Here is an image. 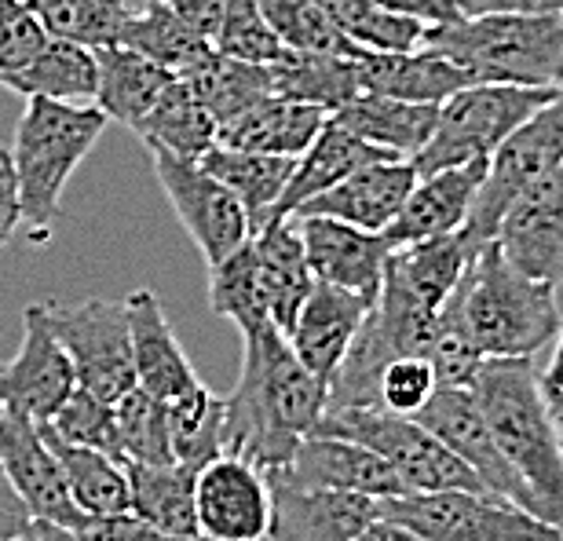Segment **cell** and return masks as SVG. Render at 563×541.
Wrapping results in <instances>:
<instances>
[{"instance_id": "cell-1", "label": "cell", "mask_w": 563, "mask_h": 541, "mask_svg": "<svg viewBox=\"0 0 563 541\" xmlns=\"http://www.w3.org/2000/svg\"><path fill=\"white\" fill-rule=\"evenodd\" d=\"M223 402V450L275 472L286 468L297 446L319 428L330 385L314 377L292 352L289 336L267 322L261 330L242 333V374Z\"/></svg>"}, {"instance_id": "cell-36", "label": "cell", "mask_w": 563, "mask_h": 541, "mask_svg": "<svg viewBox=\"0 0 563 541\" xmlns=\"http://www.w3.org/2000/svg\"><path fill=\"white\" fill-rule=\"evenodd\" d=\"M129 468V490H132V512L140 520L162 527L173 534H201L198 512H195V483L198 468L168 461V465H140L125 461Z\"/></svg>"}, {"instance_id": "cell-24", "label": "cell", "mask_w": 563, "mask_h": 541, "mask_svg": "<svg viewBox=\"0 0 563 541\" xmlns=\"http://www.w3.org/2000/svg\"><path fill=\"white\" fill-rule=\"evenodd\" d=\"M385 157H396L380 146L358 140L355 132H347L341 121L325 118L322 132L314 135V143L297 157V168H292L289 184H286V195L278 198V206L272 212V220H289L303 201L319 198L322 190L336 187L341 179H347L352 173H358L363 165H374V162H385Z\"/></svg>"}, {"instance_id": "cell-46", "label": "cell", "mask_w": 563, "mask_h": 541, "mask_svg": "<svg viewBox=\"0 0 563 541\" xmlns=\"http://www.w3.org/2000/svg\"><path fill=\"white\" fill-rule=\"evenodd\" d=\"M48 424L63 439H70V443L96 446V450H107V454L121 457L114 402L96 396V391H88L81 385L70 391V399L59 406V413H55ZM121 461H125V457H121Z\"/></svg>"}, {"instance_id": "cell-21", "label": "cell", "mask_w": 563, "mask_h": 541, "mask_svg": "<svg viewBox=\"0 0 563 541\" xmlns=\"http://www.w3.org/2000/svg\"><path fill=\"white\" fill-rule=\"evenodd\" d=\"M275 472L297 483H308V487L352 490V494H366V498H396V494H407L399 472L377 450L341 435L311 432L297 446L289 465Z\"/></svg>"}, {"instance_id": "cell-5", "label": "cell", "mask_w": 563, "mask_h": 541, "mask_svg": "<svg viewBox=\"0 0 563 541\" xmlns=\"http://www.w3.org/2000/svg\"><path fill=\"white\" fill-rule=\"evenodd\" d=\"M110 118L96 103H59L30 96L15 125L11 162L19 176L22 228L33 242H48L59 220L63 190L85 162L88 151L107 132Z\"/></svg>"}, {"instance_id": "cell-19", "label": "cell", "mask_w": 563, "mask_h": 541, "mask_svg": "<svg viewBox=\"0 0 563 541\" xmlns=\"http://www.w3.org/2000/svg\"><path fill=\"white\" fill-rule=\"evenodd\" d=\"M490 162H468L454 168H439V173L418 176L410 198L402 201L399 217L388 223L385 239L391 242V250L402 245L428 242V239H443L454 234L468 223L472 206L479 198V187L487 179Z\"/></svg>"}, {"instance_id": "cell-44", "label": "cell", "mask_w": 563, "mask_h": 541, "mask_svg": "<svg viewBox=\"0 0 563 541\" xmlns=\"http://www.w3.org/2000/svg\"><path fill=\"white\" fill-rule=\"evenodd\" d=\"M278 41L286 52L308 55H363V48L336 26L319 0H264Z\"/></svg>"}, {"instance_id": "cell-43", "label": "cell", "mask_w": 563, "mask_h": 541, "mask_svg": "<svg viewBox=\"0 0 563 541\" xmlns=\"http://www.w3.org/2000/svg\"><path fill=\"white\" fill-rule=\"evenodd\" d=\"M114 417L121 457L125 461H140V465H168V461H176L165 399H157L136 385L114 402Z\"/></svg>"}, {"instance_id": "cell-52", "label": "cell", "mask_w": 563, "mask_h": 541, "mask_svg": "<svg viewBox=\"0 0 563 541\" xmlns=\"http://www.w3.org/2000/svg\"><path fill=\"white\" fill-rule=\"evenodd\" d=\"M165 4L173 8L198 37H206L209 44L217 41V30L223 19V0H165Z\"/></svg>"}, {"instance_id": "cell-10", "label": "cell", "mask_w": 563, "mask_h": 541, "mask_svg": "<svg viewBox=\"0 0 563 541\" xmlns=\"http://www.w3.org/2000/svg\"><path fill=\"white\" fill-rule=\"evenodd\" d=\"M563 165V85L556 96L534 110L531 118L516 129L509 140L490 157L487 179L479 187V198L472 206V217L461 231L476 245L498 239V223L509 209V201L531 184V179L553 173Z\"/></svg>"}, {"instance_id": "cell-58", "label": "cell", "mask_w": 563, "mask_h": 541, "mask_svg": "<svg viewBox=\"0 0 563 541\" xmlns=\"http://www.w3.org/2000/svg\"><path fill=\"white\" fill-rule=\"evenodd\" d=\"M8 541H81V538H77V531H70V527H63V523L30 520L15 538H8Z\"/></svg>"}, {"instance_id": "cell-42", "label": "cell", "mask_w": 563, "mask_h": 541, "mask_svg": "<svg viewBox=\"0 0 563 541\" xmlns=\"http://www.w3.org/2000/svg\"><path fill=\"white\" fill-rule=\"evenodd\" d=\"M26 8L52 37L85 44L92 52L121 44V33L132 19L125 0H26Z\"/></svg>"}, {"instance_id": "cell-15", "label": "cell", "mask_w": 563, "mask_h": 541, "mask_svg": "<svg viewBox=\"0 0 563 541\" xmlns=\"http://www.w3.org/2000/svg\"><path fill=\"white\" fill-rule=\"evenodd\" d=\"M0 465H4L11 490L26 505L30 520H48L81 531L88 516L77 509L59 457H55L37 421L0 410Z\"/></svg>"}, {"instance_id": "cell-45", "label": "cell", "mask_w": 563, "mask_h": 541, "mask_svg": "<svg viewBox=\"0 0 563 541\" xmlns=\"http://www.w3.org/2000/svg\"><path fill=\"white\" fill-rule=\"evenodd\" d=\"M212 48L245 63H278L286 55V44L278 41L267 19L264 0H223V19Z\"/></svg>"}, {"instance_id": "cell-28", "label": "cell", "mask_w": 563, "mask_h": 541, "mask_svg": "<svg viewBox=\"0 0 563 541\" xmlns=\"http://www.w3.org/2000/svg\"><path fill=\"white\" fill-rule=\"evenodd\" d=\"M330 118L341 121L358 140L380 146V151L396 157H413L432 135L439 107L410 103V99H396L385 92H358L352 103H344Z\"/></svg>"}, {"instance_id": "cell-26", "label": "cell", "mask_w": 563, "mask_h": 541, "mask_svg": "<svg viewBox=\"0 0 563 541\" xmlns=\"http://www.w3.org/2000/svg\"><path fill=\"white\" fill-rule=\"evenodd\" d=\"M253 242H256V256H261L267 319H272L282 333H289L303 308V300H308L314 289V275H311L308 253H303V239L292 220H275V223H264V228L253 234Z\"/></svg>"}, {"instance_id": "cell-48", "label": "cell", "mask_w": 563, "mask_h": 541, "mask_svg": "<svg viewBox=\"0 0 563 541\" xmlns=\"http://www.w3.org/2000/svg\"><path fill=\"white\" fill-rule=\"evenodd\" d=\"M435 391H439V377L432 358L402 355L396 363H388L385 374H380V410L399 417H418Z\"/></svg>"}, {"instance_id": "cell-2", "label": "cell", "mask_w": 563, "mask_h": 541, "mask_svg": "<svg viewBox=\"0 0 563 541\" xmlns=\"http://www.w3.org/2000/svg\"><path fill=\"white\" fill-rule=\"evenodd\" d=\"M472 391L509 465L534 498V512L563 534V446L556 413L542 396V366L534 355L487 358Z\"/></svg>"}, {"instance_id": "cell-34", "label": "cell", "mask_w": 563, "mask_h": 541, "mask_svg": "<svg viewBox=\"0 0 563 541\" xmlns=\"http://www.w3.org/2000/svg\"><path fill=\"white\" fill-rule=\"evenodd\" d=\"M8 88L26 99L41 96V99H59V103H96V88H99L96 52L48 33L44 48L11 77Z\"/></svg>"}, {"instance_id": "cell-29", "label": "cell", "mask_w": 563, "mask_h": 541, "mask_svg": "<svg viewBox=\"0 0 563 541\" xmlns=\"http://www.w3.org/2000/svg\"><path fill=\"white\" fill-rule=\"evenodd\" d=\"M325 110L297 99L267 96L245 114H239L228 125H220V143L242 146V151H264V154H286L300 157L314 143V135L325 125Z\"/></svg>"}, {"instance_id": "cell-54", "label": "cell", "mask_w": 563, "mask_h": 541, "mask_svg": "<svg viewBox=\"0 0 563 541\" xmlns=\"http://www.w3.org/2000/svg\"><path fill=\"white\" fill-rule=\"evenodd\" d=\"M391 11H402V15H413L428 22V26H443V22L461 19V4L457 0H377Z\"/></svg>"}, {"instance_id": "cell-11", "label": "cell", "mask_w": 563, "mask_h": 541, "mask_svg": "<svg viewBox=\"0 0 563 541\" xmlns=\"http://www.w3.org/2000/svg\"><path fill=\"white\" fill-rule=\"evenodd\" d=\"M151 154H154L157 184H162L168 206H173L176 220L184 223V231L198 245V253L206 256L209 267L220 264L223 256H231L239 245L253 239L250 212H245L242 201L206 165L165 151H151Z\"/></svg>"}, {"instance_id": "cell-3", "label": "cell", "mask_w": 563, "mask_h": 541, "mask_svg": "<svg viewBox=\"0 0 563 541\" xmlns=\"http://www.w3.org/2000/svg\"><path fill=\"white\" fill-rule=\"evenodd\" d=\"M468 336L487 358L538 355L556 341L563 314L556 286L516 267L498 239L487 242L450 292Z\"/></svg>"}, {"instance_id": "cell-49", "label": "cell", "mask_w": 563, "mask_h": 541, "mask_svg": "<svg viewBox=\"0 0 563 541\" xmlns=\"http://www.w3.org/2000/svg\"><path fill=\"white\" fill-rule=\"evenodd\" d=\"M48 30L26 8V0H0V88L11 85L22 66L44 48Z\"/></svg>"}, {"instance_id": "cell-33", "label": "cell", "mask_w": 563, "mask_h": 541, "mask_svg": "<svg viewBox=\"0 0 563 541\" xmlns=\"http://www.w3.org/2000/svg\"><path fill=\"white\" fill-rule=\"evenodd\" d=\"M479 250L483 245L472 242L465 231L443 234V239H428V242H413V245H402V250L391 253L388 275L402 281L421 303L439 311L450 292L457 289V281L465 278V270L472 261H476Z\"/></svg>"}, {"instance_id": "cell-6", "label": "cell", "mask_w": 563, "mask_h": 541, "mask_svg": "<svg viewBox=\"0 0 563 541\" xmlns=\"http://www.w3.org/2000/svg\"><path fill=\"white\" fill-rule=\"evenodd\" d=\"M314 432L355 439V443L377 450V454L399 472L407 494L487 490L476 472H472L435 432H428L421 421H413V417L388 413V410H380V406H325Z\"/></svg>"}, {"instance_id": "cell-14", "label": "cell", "mask_w": 563, "mask_h": 541, "mask_svg": "<svg viewBox=\"0 0 563 541\" xmlns=\"http://www.w3.org/2000/svg\"><path fill=\"white\" fill-rule=\"evenodd\" d=\"M413 421H421L428 432H435L443 439V443L476 472L479 483L490 494L520 505L527 512H534L531 490H527V483L520 479V472L509 465V457L501 454L498 439H494L487 417L479 410L476 391L472 388H439ZM538 520H542V516H538Z\"/></svg>"}, {"instance_id": "cell-35", "label": "cell", "mask_w": 563, "mask_h": 541, "mask_svg": "<svg viewBox=\"0 0 563 541\" xmlns=\"http://www.w3.org/2000/svg\"><path fill=\"white\" fill-rule=\"evenodd\" d=\"M275 96L297 99L336 114L344 103L363 92L358 81V55H308V52H286L278 63H272Z\"/></svg>"}, {"instance_id": "cell-50", "label": "cell", "mask_w": 563, "mask_h": 541, "mask_svg": "<svg viewBox=\"0 0 563 541\" xmlns=\"http://www.w3.org/2000/svg\"><path fill=\"white\" fill-rule=\"evenodd\" d=\"M81 541H209L201 534H173L162 527L140 520L136 512H118V516H88L77 531Z\"/></svg>"}, {"instance_id": "cell-53", "label": "cell", "mask_w": 563, "mask_h": 541, "mask_svg": "<svg viewBox=\"0 0 563 541\" xmlns=\"http://www.w3.org/2000/svg\"><path fill=\"white\" fill-rule=\"evenodd\" d=\"M461 15H490V11H523V15H563V0H457Z\"/></svg>"}, {"instance_id": "cell-7", "label": "cell", "mask_w": 563, "mask_h": 541, "mask_svg": "<svg viewBox=\"0 0 563 541\" xmlns=\"http://www.w3.org/2000/svg\"><path fill=\"white\" fill-rule=\"evenodd\" d=\"M556 88H523V85H468L439 107L435 129L428 143L410 157L418 176L439 173L468 162H490L498 146L549 103Z\"/></svg>"}, {"instance_id": "cell-23", "label": "cell", "mask_w": 563, "mask_h": 541, "mask_svg": "<svg viewBox=\"0 0 563 541\" xmlns=\"http://www.w3.org/2000/svg\"><path fill=\"white\" fill-rule=\"evenodd\" d=\"M129 330H132V363H136V385L157 399H176L198 385V369L187 358L184 344L168 325V314L154 289H132L125 297Z\"/></svg>"}, {"instance_id": "cell-55", "label": "cell", "mask_w": 563, "mask_h": 541, "mask_svg": "<svg viewBox=\"0 0 563 541\" xmlns=\"http://www.w3.org/2000/svg\"><path fill=\"white\" fill-rule=\"evenodd\" d=\"M26 523H30L26 505H22V501H19V494L11 490V483H8V476H4V465H0V541L15 538Z\"/></svg>"}, {"instance_id": "cell-9", "label": "cell", "mask_w": 563, "mask_h": 541, "mask_svg": "<svg viewBox=\"0 0 563 541\" xmlns=\"http://www.w3.org/2000/svg\"><path fill=\"white\" fill-rule=\"evenodd\" d=\"M44 319L70 355L77 385L110 402H118L129 388H136L125 300L88 297L77 303H44Z\"/></svg>"}, {"instance_id": "cell-56", "label": "cell", "mask_w": 563, "mask_h": 541, "mask_svg": "<svg viewBox=\"0 0 563 541\" xmlns=\"http://www.w3.org/2000/svg\"><path fill=\"white\" fill-rule=\"evenodd\" d=\"M553 344V358L542 366V396L553 406V413H563V325Z\"/></svg>"}, {"instance_id": "cell-32", "label": "cell", "mask_w": 563, "mask_h": 541, "mask_svg": "<svg viewBox=\"0 0 563 541\" xmlns=\"http://www.w3.org/2000/svg\"><path fill=\"white\" fill-rule=\"evenodd\" d=\"M132 132H136L151 151L187 157V162H201V154L220 143V121L212 118V110L201 103L198 92L184 77H176V81L165 88L162 99L146 110V118Z\"/></svg>"}, {"instance_id": "cell-13", "label": "cell", "mask_w": 563, "mask_h": 541, "mask_svg": "<svg viewBox=\"0 0 563 541\" xmlns=\"http://www.w3.org/2000/svg\"><path fill=\"white\" fill-rule=\"evenodd\" d=\"M195 512L209 541H264L272 527V479L250 457L223 450L198 468Z\"/></svg>"}, {"instance_id": "cell-60", "label": "cell", "mask_w": 563, "mask_h": 541, "mask_svg": "<svg viewBox=\"0 0 563 541\" xmlns=\"http://www.w3.org/2000/svg\"><path fill=\"white\" fill-rule=\"evenodd\" d=\"M556 432H560V446H563V413H556Z\"/></svg>"}, {"instance_id": "cell-8", "label": "cell", "mask_w": 563, "mask_h": 541, "mask_svg": "<svg viewBox=\"0 0 563 541\" xmlns=\"http://www.w3.org/2000/svg\"><path fill=\"white\" fill-rule=\"evenodd\" d=\"M380 512L424 541H563L553 523L487 490H432L380 498Z\"/></svg>"}, {"instance_id": "cell-17", "label": "cell", "mask_w": 563, "mask_h": 541, "mask_svg": "<svg viewBox=\"0 0 563 541\" xmlns=\"http://www.w3.org/2000/svg\"><path fill=\"white\" fill-rule=\"evenodd\" d=\"M505 256L534 278L563 281V165L531 179L498 223Z\"/></svg>"}, {"instance_id": "cell-37", "label": "cell", "mask_w": 563, "mask_h": 541, "mask_svg": "<svg viewBox=\"0 0 563 541\" xmlns=\"http://www.w3.org/2000/svg\"><path fill=\"white\" fill-rule=\"evenodd\" d=\"M179 77L195 88L198 99L212 110V118H217L220 125H228V121L245 114V110L256 107L261 99L275 96L272 63L231 59V55H220L217 48Z\"/></svg>"}, {"instance_id": "cell-27", "label": "cell", "mask_w": 563, "mask_h": 541, "mask_svg": "<svg viewBox=\"0 0 563 541\" xmlns=\"http://www.w3.org/2000/svg\"><path fill=\"white\" fill-rule=\"evenodd\" d=\"M96 63H99V88H96V107L103 110L110 121L118 125L136 129L146 118L168 85L176 81L179 74L165 70L162 63L146 59L143 52L129 48V44H107V48H96Z\"/></svg>"}, {"instance_id": "cell-25", "label": "cell", "mask_w": 563, "mask_h": 541, "mask_svg": "<svg viewBox=\"0 0 563 541\" xmlns=\"http://www.w3.org/2000/svg\"><path fill=\"white\" fill-rule=\"evenodd\" d=\"M363 92H385L410 103L443 107L450 96L472 85V77L432 48L418 52H363L358 55Z\"/></svg>"}, {"instance_id": "cell-30", "label": "cell", "mask_w": 563, "mask_h": 541, "mask_svg": "<svg viewBox=\"0 0 563 541\" xmlns=\"http://www.w3.org/2000/svg\"><path fill=\"white\" fill-rule=\"evenodd\" d=\"M201 165L242 201L250 212L253 234L272 220L278 198L286 195V184L297 168V157L286 154H264V151H242V146L217 143L201 154Z\"/></svg>"}, {"instance_id": "cell-20", "label": "cell", "mask_w": 563, "mask_h": 541, "mask_svg": "<svg viewBox=\"0 0 563 541\" xmlns=\"http://www.w3.org/2000/svg\"><path fill=\"white\" fill-rule=\"evenodd\" d=\"M413 184H418V168L410 157H385V162L363 165L336 187L322 190L319 198L303 201L292 217H333L385 234L388 223L399 217L402 201L410 198Z\"/></svg>"}, {"instance_id": "cell-39", "label": "cell", "mask_w": 563, "mask_h": 541, "mask_svg": "<svg viewBox=\"0 0 563 541\" xmlns=\"http://www.w3.org/2000/svg\"><path fill=\"white\" fill-rule=\"evenodd\" d=\"M209 308L220 319H231L242 333H253L267 325V303H264V281H261V256L256 242L250 239L231 256L209 267Z\"/></svg>"}, {"instance_id": "cell-40", "label": "cell", "mask_w": 563, "mask_h": 541, "mask_svg": "<svg viewBox=\"0 0 563 541\" xmlns=\"http://www.w3.org/2000/svg\"><path fill=\"white\" fill-rule=\"evenodd\" d=\"M121 44L143 52L146 59L162 63L165 70H173V74H187L190 66L201 63L212 52V44L206 37H198L165 0L143 11H132L129 26L121 33Z\"/></svg>"}, {"instance_id": "cell-57", "label": "cell", "mask_w": 563, "mask_h": 541, "mask_svg": "<svg viewBox=\"0 0 563 541\" xmlns=\"http://www.w3.org/2000/svg\"><path fill=\"white\" fill-rule=\"evenodd\" d=\"M352 541H424L413 527H407L402 520H391V516H385L380 512L374 523L369 527H363Z\"/></svg>"}, {"instance_id": "cell-47", "label": "cell", "mask_w": 563, "mask_h": 541, "mask_svg": "<svg viewBox=\"0 0 563 541\" xmlns=\"http://www.w3.org/2000/svg\"><path fill=\"white\" fill-rule=\"evenodd\" d=\"M483 363H487V355H483L476 341L468 336L457 308L446 297V303L439 308L435 344H432V366H435L439 388H472V380H476Z\"/></svg>"}, {"instance_id": "cell-12", "label": "cell", "mask_w": 563, "mask_h": 541, "mask_svg": "<svg viewBox=\"0 0 563 541\" xmlns=\"http://www.w3.org/2000/svg\"><path fill=\"white\" fill-rule=\"evenodd\" d=\"M77 388V369L44 319V303H30L22 311V341L11 363L0 366V410L52 421L59 406Z\"/></svg>"}, {"instance_id": "cell-31", "label": "cell", "mask_w": 563, "mask_h": 541, "mask_svg": "<svg viewBox=\"0 0 563 541\" xmlns=\"http://www.w3.org/2000/svg\"><path fill=\"white\" fill-rule=\"evenodd\" d=\"M41 432L48 439V446L55 450V457H59L66 487H70L77 509L85 516H118L132 509L125 461L107 454V450L70 443V439H63L48 421L41 424Z\"/></svg>"}, {"instance_id": "cell-41", "label": "cell", "mask_w": 563, "mask_h": 541, "mask_svg": "<svg viewBox=\"0 0 563 541\" xmlns=\"http://www.w3.org/2000/svg\"><path fill=\"white\" fill-rule=\"evenodd\" d=\"M330 19L363 52H418L424 48L428 22L391 11L377 0H319Z\"/></svg>"}, {"instance_id": "cell-16", "label": "cell", "mask_w": 563, "mask_h": 541, "mask_svg": "<svg viewBox=\"0 0 563 541\" xmlns=\"http://www.w3.org/2000/svg\"><path fill=\"white\" fill-rule=\"evenodd\" d=\"M267 479H272V527L264 541H352L380 516V498L308 487L282 472H267Z\"/></svg>"}, {"instance_id": "cell-4", "label": "cell", "mask_w": 563, "mask_h": 541, "mask_svg": "<svg viewBox=\"0 0 563 541\" xmlns=\"http://www.w3.org/2000/svg\"><path fill=\"white\" fill-rule=\"evenodd\" d=\"M424 48L446 55L472 85H563V15L490 11L428 26Z\"/></svg>"}, {"instance_id": "cell-59", "label": "cell", "mask_w": 563, "mask_h": 541, "mask_svg": "<svg viewBox=\"0 0 563 541\" xmlns=\"http://www.w3.org/2000/svg\"><path fill=\"white\" fill-rule=\"evenodd\" d=\"M125 4H129L132 11H143V8H151V4H162V0H125Z\"/></svg>"}, {"instance_id": "cell-38", "label": "cell", "mask_w": 563, "mask_h": 541, "mask_svg": "<svg viewBox=\"0 0 563 541\" xmlns=\"http://www.w3.org/2000/svg\"><path fill=\"white\" fill-rule=\"evenodd\" d=\"M223 428H228V402L201 380L184 396L168 399V435H173V454L179 465L201 468L220 457Z\"/></svg>"}, {"instance_id": "cell-18", "label": "cell", "mask_w": 563, "mask_h": 541, "mask_svg": "<svg viewBox=\"0 0 563 541\" xmlns=\"http://www.w3.org/2000/svg\"><path fill=\"white\" fill-rule=\"evenodd\" d=\"M297 223L303 253H308L314 281L363 292L377 300L385 286V270L391 261V242L377 231H363L355 223L333 220V217H289Z\"/></svg>"}, {"instance_id": "cell-22", "label": "cell", "mask_w": 563, "mask_h": 541, "mask_svg": "<svg viewBox=\"0 0 563 541\" xmlns=\"http://www.w3.org/2000/svg\"><path fill=\"white\" fill-rule=\"evenodd\" d=\"M374 308V300L363 292L330 286V281H314L311 297L303 300V308L286 333L292 352L300 355V363L311 369L314 377L330 385L347 347L363 330L366 314Z\"/></svg>"}, {"instance_id": "cell-51", "label": "cell", "mask_w": 563, "mask_h": 541, "mask_svg": "<svg viewBox=\"0 0 563 541\" xmlns=\"http://www.w3.org/2000/svg\"><path fill=\"white\" fill-rule=\"evenodd\" d=\"M22 228V201H19V176L11 151L0 146V250L15 239Z\"/></svg>"}]
</instances>
